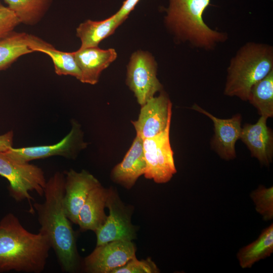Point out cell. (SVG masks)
<instances>
[{
	"label": "cell",
	"mask_w": 273,
	"mask_h": 273,
	"mask_svg": "<svg viewBox=\"0 0 273 273\" xmlns=\"http://www.w3.org/2000/svg\"><path fill=\"white\" fill-rule=\"evenodd\" d=\"M65 175L55 172L47 181L44 201L33 207L40 225L39 232L49 239L63 271L74 272L79 267L75 233L64 206Z\"/></svg>",
	"instance_id": "1"
},
{
	"label": "cell",
	"mask_w": 273,
	"mask_h": 273,
	"mask_svg": "<svg viewBox=\"0 0 273 273\" xmlns=\"http://www.w3.org/2000/svg\"><path fill=\"white\" fill-rule=\"evenodd\" d=\"M51 248L45 235L27 231L14 214L8 213L1 220L0 272H41Z\"/></svg>",
	"instance_id": "2"
},
{
	"label": "cell",
	"mask_w": 273,
	"mask_h": 273,
	"mask_svg": "<svg viewBox=\"0 0 273 273\" xmlns=\"http://www.w3.org/2000/svg\"><path fill=\"white\" fill-rule=\"evenodd\" d=\"M211 0H169L165 23L177 39L194 48L213 49L225 41L227 34L210 28L204 22V12Z\"/></svg>",
	"instance_id": "3"
},
{
	"label": "cell",
	"mask_w": 273,
	"mask_h": 273,
	"mask_svg": "<svg viewBox=\"0 0 273 273\" xmlns=\"http://www.w3.org/2000/svg\"><path fill=\"white\" fill-rule=\"evenodd\" d=\"M273 70V48L249 42L241 47L227 69L225 95L248 101L252 86Z\"/></svg>",
	"instance_id": "4"
},
{
	"label": "cell",
	"mask_w": 273,
	"mask_h": 273,
	"mask_svg": "<svg viewBox=\"0 0 273 273\" xmlns=\"http://www.w3.org/2000/svg\"><path fill=\"white\" fill-rule=\"evenodd\" d=\"M0 175L9 183L10 196L16 201L27 200L30 203L34 199L29 192L42 196L47 183L43 170L29 162H21L7 152H0Z\"/></svg>",
	"instance_id": "5"
},
{
	"label": "cell",
	"mask_w": 273,
	"mask_h": 273,
	"mask_svg": "<svg viewBox=\"0 0 273 273\" xmlns=\"http://www.w3.org/2000/svg\"><path fill=\"white\" fill-rule=\"evenodd\" d=\"M171 121L158 134L143 139V151L146 163L145 178L156 183L169 181L176 172L173 152L170 143Z\"/></svg>",
	"instance_id": "6"
},
{
	"label": "cell",
	"mask_w": 273,
	"mask_h": 273,
	"mask_svg": "<svg viewBox=\"0 0 273 273\" xmlns=\"http://www.w3.org/2000/svg\"><path fill=\"white\" fill-rule=\"evenodd\" d=\"M106 207L109 213L103 225L95 233L96 246L116 240L132 241L136 236V227L131 221L132 210L120 199L117 191L108 189Z\"/></svg>",
	"instance_id": "7"
},
{
	"label": "cell",
	"mask_w": 273,
	"mask_h": 273,
	"mask_svg": "<svg viewBox=\"0 0 273 273\" xmlns=\"http://www.w3.org/2000/svg\"><path fill=\"white\" fill-rule=\"evenodd\" d=\"M157 63L149 53L138 51L131 55L127 66L126 84L141 106L162 89L157 77Z\"/></svg>",
	"instance_id": "8"
},
{
	"label": "cell",
	"mask_w": 273,
	"mask_h": 273,
	"mask_svg": "<svg viewBox=\"0 0 273 273\" xmlns=\"http://www.w3.org/2000/svg\"><path fill=\"white\" fill-rule=\"evenodd\" d=\"M86 145L83 140V133L80 125L74 121L69 133L55 144L19 148L12 147L7 152L14 159L21 162H29L33 160L53 156L73 159Z\"/></svg>",
	"instance_id": "9"
},
{
	"label": "cell",
	"mask_w": 273,
	"mask_h": 273,
	"mask_svg": "<svg viewBox=\"0 0 273 273\" xmlns=\"http://www.w3.org/2000/svg\"><path fill=\"white\" fill-rule=\"evenodd\" d=\"M132 241L116 240L96 246L84 260L85 270L90 273H112L136 257Z\"/></svg>",
	"instance_id": "10"
},
{
	"label": "cell",
	"mask_w": 273,
	"mask_h": 273,
	"mask_svg": "<svg viewBox=\"0 0 273 273\" xmlns=\"http://www.w3.org/2000/svg\"><path fill=\"white\" fill-rule=\"evenodd\" d=\"M172 103L167 95L161 92L141 106L137 120L132 121L136 135L143 140L154 136L163 131L171 121Z\"/></svg>",
	"instance_id": "11"
},
{
	"label": "cell",
	"mask_w": 273,
	"mask_h": 273,
	"mask_svg": "<svg viewBox=\"0 0 273 273\" xmlns=\"http://www.w3.org/2000/svg\"><path fill=\"white\" fill-rule=\"evenodd\" d=\"M65 175L64 209L70 221L77 224L79 212L89 192L101 183L85 170L77 172L71 169Z\"/></svg>",
	"instance_id": "12"
},
{
	"label": "cell",
	"mask_w": 273,
	"mask_h": 273,
	"mask_svg": "<svg viewBox=\"0 0 273 273\" xmlns=\"http://www.w3.org/2000/svg\"><path fill=\"white\" fill-rule=\"evenodd\" d=\"M191 108L207 116L213 121L214 135L211 145L218 155L226 160L234 159L236 157V143L240 138L242 130L241 115L237 114L229 119H220L196 104Z\"/></svg>",
	"instance_id": "13"
},
{
	"label": "cell",
	"mask_w": 273,
	"mask_h": 273,
	"mask_svg": "<svg viewBox=\"0 0 273 273\" xmlns=\"http://www.w3.org/2000/svg\"><path fill=\"white\" fill-rule=\"evenodd\" d=\"M267 118L261 116L255 124H245L240 138L250 150L251 156L266 166L272 162L273 155L272 132L267 126Z\"/></svg>",
	"instance_id": "14"
},
{
	"label": "cell",
	"mask_w": 273,
	"mask_h": 273,
	"mask_svg": "<svg viewBox=\"0 0 273 273\" xmlns=\"http://www.w3.org/2000/svg\"><path fill=\"white\" fill-rule=\"evenodd\" d=\"M146 163L143 151V140L135 138L121 162L112 170V180L127 189H131L145 173Z\"/></svg>",
	"instance_id": "15"
},
{
	"label": "cell",
	"mask_w": 273,
	"mask_h": 273,
	"mask_svg": "<svg viewBox=\"0 0 273 273\" xmlns=\"http://www.w3.org/2000/svg\"><path fill=\"white\" fill-rule=\"evenodd\" d=\"M74 53L81 71L80 81L90 84L98 82L101 72L115 60L117 56L113 49L104 50L98 47L79 48Z\"/></svg>",
	"instance_id": "16"
},
{
	"label": "cell",
	"mask_w": 273,
	"mask_h": 273,
	"mask_svg": "<svg viewBox=\"0 0 273 273\" xmlns=\"http://www.w3.org/2000/svg\"><path fill=\"white\" fill-rule=\"evenodd\" d=\"M52 46L35 35L13 31L0 38V71L10 67L21 56L34 52V49Z\"/></svg>",
	"instance_id": "17"
},
{
	"label": "cell",
	"mask_w": 273,
	"mask_h": 273,
	"mask_svg": "<svg viewBox=\"0 0 273 273\" xmlns=\"http://www.w3.org/2000/svg\"><path fill=\"white\" fill-rule=\"evenodd\" d=\"M108 189L101 184L94 188L89 193L78 216L77 223L81 231L96 232L105 222L107 215L105 208Z\"/></svg>",
	"instance_id": "18"
},
{
	"label": "cell",
	"mask_w": 273,
	"mask_h": 273,
	"mask_svg": "<svg viewBox=\"0 0 273 273\" xmlns=\"http://www.w3.org/2000/svg\"><path fill=\"white\" fill-rule=\"evenodd\" d=\"M122 23L114 14L101 21L87 20L76 28V36L80 38V48L98 47L103 39L112 34Z\"/></svg>",
	"instance_id": "19"
},
{
	"label": "cell",
	"mask_w": 273,
	"mask_h": 273,
	"mask_svg": "<svg viewBox=\"0 0 273 273\" xmlns=\"http://www.w3.org/2000/svg\"><path fill=\"white\" fill-rule=\"evenodd\" d=\"M273 252V224L264 229L258 238L242 247L237 256L242 268H251L256 262L269 256Z\"/></svg>",
	"instance_id": "20"
},
{
	"label": "cell",
	"mask_w": 273,
	"mask_h": 273,
	"mask_svg": "<svg viewBox=\"0 0 273 273\" xmlns=\"http://www.w3.org/2000/svg\"><path fill=\"white\" fill-rule=\"evenodd\" d=\"M20 23L30 26L38 24L44 17L53 0H3Z\"/></svg>",
	"instance_id": "21"
},
{
	"label": "cell",
	"mask_w": 273,
	"mask_h": 273,
	"mask_svg": "<svg viewBox=\"0 0 273 273\" xmlns=\"http://www.w3.org/2000/svg\"><path fill=\"white\" fill-rule=\"evenodd\" d=\"M248 101L260 116H273V70L251 87Z\"/></svg>",
	"instance_id": "22"
},
{
	"label": "cell",
	"mask_w": 273,
	"mask_h": 273,
	"mask_svg": "<svg viewBox=\"0 0 273 273\" xmlns=\"http://www.w3.org/2000/svg\"><path fill=\"white\" fill-rule=\"evenodd\" d=\"M33 51L48 55L52 60L55 72L57 75L72 76L80 81L81 71L76 62L74 52L61 51L56 49L53 46L42 49H34Z\"/></svg>",
	"instance_id": "23"
},
{
	"label": "cell",
	"mask_w": 273,
	"mask_h": 273,
	"mask_svg": "<svg viewBox=\"0 0 273 273\" xmlns=\"http://www.w3.org/2000/svg\"><path fill=\"white\" fill-rule=\"evenodd\" d=\"M250 197L255 206L256 211L264 220L273 218V187L266 188L259 186L250 194Z\"/></svg>",
	"instance_id": "24"
},
{
	"label": "cell",
	"mask_w": 273,
	"mask_h": 273,
	"mask_svg": "<svg viewBox=\"0 0 273 273\" xmlns=\"http://www.w3.org/2000/svg\"><path fill=\"white\" fill-rule=\"evenodd\" d=\"M160 270L150 258L138 260L136 257L131 259L123 266L114 269L112 273H158Z\"/></svg>",
	"instance_id": "25"
},
{
	"label": "cell",
	"mask_w": 273,
	"mask_h": 273,
	"mask_svg": "<svg viewBox=\"0 0 273 273\" xmlns=\"http://www.w3.org/2000/svg\"><path fill=\"white\" fill-rule=\"evenodd\" d=\"M19 24L20 22L14 12L0 2V38L13 32Z\"/></svg>",
	"instance_id": "26"
},
{
	"label": "cell",
	"mask_w": 273,
	"mask_h": 273,
	"mask_svg": "<svg viewBox=\"0 0 273 273\" xmlns=\"http://www.w3.org/2000/svg\"><path fill=\"white\" fill-rule=\"evenodd\" d=\"M140 1L125 0L124 1L120 9L115 14L118 20L123 23Z\"/></svg>",
	"instance_id": "27"
},
{
	"label": "cell",
	"mask_w": 273,
	"mask_h": 273,
	"mask_svg": "<svg viewBox=\"0 0 273 273\" xmlns=\"http://www.w3.org/2000/svg\"><path fill=\"white\" fill-rule=\"evenodd\" d=\"M13 137V131L0 135V152H5L12 148Z\"/></svg>",
	"instance_id": "28"
}]
</instances>
